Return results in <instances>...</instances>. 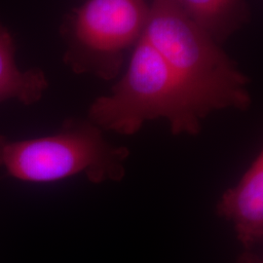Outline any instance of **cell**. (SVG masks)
<instances>
[{
	"label": "cell",
	"mask_w": 263,
	"mask_h": 263,
	"mask_svg": "<svg viewBox=\"0 0 263 263\" xmlns=\"http://www.w3.org/2000/svg\"><path fill=\"white\" fill-rule=\"evenodd\" d=\"M179 8L221 45L251 22L247 0H175Z\"/></svg>",
	"instance_id": "8992f818"
},
{
	"label": "cell",
	"mask_w": 263,
	"mask_h": 263,
	"mask_svg": "<svg viewBox=\"0 0 263 263\" xmlns=\"http://www.w3.org/2000/svg\"><path fill=\"white\" fill-rule=\"evenodd\" d=\"M15 56L14 37L0 22V103L17 100L27 105L35 104L47 90V77L37 68L21 70Z\"/></svg>",
	"instance_id": "52a82bcc"
},
{
	"label": "cell",
	"mask_w": 263,
	"mask_h": 263,
	"mask_svg": "<svg viewBox=\"0 0 263 263\" xmlns=\"http://www.w3.org/2000/svg\"><path fill=\"white\" fill-rule=\"evenodd\" d=\"M206 116L164 59L142 35L125 74L109 95L90 105L88 120L102 131L132 136L147 121L165 119L174 135H198Z\"/></svg>",
	"instance_id": "7a4b0ae2"
},
{
	"label": "cell",
	"mask_w": 263,
	"mask_h": 263,
	"mask_svg": "<svg viewBox=\"0 0 263 263\" xmlns=\"http://www.w3.org/2000/svg\"><path fill=\"white\" fill-rule=\"evenodd\" d=\"M143 36L206 117L216 110L250 108V78L175 0H151Z\"/></svg>",
	"instance_id": "6da1fadb"
},
{
	"label": "cell",
	"mask_w": 263,
	"mask_h": 263,
	"mask_svg": "<svg viewBox=\"0 0 263 263\" xmlns=\"http://www.w3.org/2000/svg\"><path fill=\"white\" fill-rule=\"evenodd\" d=\"M130 151L106 141L89 120L68 119L47 137L12 141L0 136V169L28 182H54L84 175L93 183L120 181Z\"/></svg>",
	"instance_id": "3957f363"
},
{
	"label": "cell",
	"mask_w": 263,
	"mask_h": 263,
	"mask_svg": "<svg viewBox=\"0 0 263 263\" xmlns=\"http://www.w3.org/2000/svg\"><path fill=\"white\" fill-rule=\"evenodd\" d=\"M218 216L233 222L247 251L263 236V155L260 152L234 187L227 189L216 206Z\"/></svg>",
	"instance_id": "5b68a950"
},
{
	"label": "cell",
	"mask_w": 263,
	"mask_h": 263,
	"mask_svg": "<svg viewBox=\"0 0 263 263\" xmlns=\"http://www.w3.org/2000/svg\"><path fill=\"white\" fill-rule=\"evenodd\" d=\"M151 0H87L63 20L64 63L76 74L109 81L142 37Z\"/></svg>",
	"instance_id": "277c9868"
}]
</instances>
